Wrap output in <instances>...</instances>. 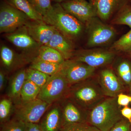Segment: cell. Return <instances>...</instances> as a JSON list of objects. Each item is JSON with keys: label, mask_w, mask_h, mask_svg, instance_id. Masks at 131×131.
Masks as SVG:
<instances>
[{"label": "cell", "mask_w": 131, "mask_h": 131, "mask_svg": "<svg viewBox=\"0 0 131 131\" xmlns=\"http://www.w3.org/2000/svg\"><path fill=\"white\" fill-rule=\"evenodd\" d=\"M43 18L45 23L71 40L80 37L83 32V24L66 12L60 3L52 5Z\"/></svg>", "instance_id": "cell-1"}, {"label": "cell", "mask_w": 131, "mask_h": 131, "mask_svg": "<svg viewBox=\"0 0 131 131\" xmlns=\"http://www.w3.org/2000/svg\"><path fill=\"white\" fill-rule=\"evenodd\" d=\"M117 96L103 100L91 108L88 114V121L91 125L102 131H109L122 119Z\"/></svg>", "instance_id": "cell-2"}, {"label": "cell", "mask_w": 131, "mask_h": 131, "mask_svg": "<svg viewBox=\"0 0 131 131\" xmlns=\"http://www.w3.org/2000/svg\"><path fill=\"white\" fill-rule=\"evenodd\" d=\"M86 80L71 85L66 97L84 110L91 109L103 100L104 95L100 84Z\"/></svg>", "instance_id": "cell-3"}, {"label": "cell", "mask_w": 131, "mask_h": 131, "mask_svg": "<svg viewBox=\"0 0 131 131\" xmlns=\"http://www.w3.org/2000/svg\"><path fill=\"white\" fill-rule=\"evenodd\" d=\"M70 86L63 74L60 71L51 76L41 88L37 98L52 105L66 97Z\"/></svg>", "instance_id": "cell-4"}, {"label": "cell", "mask_w": 131, "mask_h": 131, "mask_svg": "<svg viewBox=\"0 0 131 131\" xmlns=\"http://www.w3.org/2000/svg\"><path fill=\"white\" fill-rule=\"evenodd\" d=\"M52 105L37 98L14 104V118L26 124H38Z\"/></svg>", "instance_id": "cell-5"}, {"label": "cell", "mask_w": 131, "mask_h": 131, "mask_svg": "<svg viewBox=\"0 0 131 131\" xmlns=\"http://www.w3.org/2000/svg\"><path fill=\"white\" fill-rule=\"evenodd\" d=\"M86 25L88 35L87 45L90 48L107 44L116 35L115 28L105 24L98 16L91 19Z\"/></svg>", "instance_id": "cell-6"}, {"label": "cell", "mask_w": 131, "mask_h": 131, "mask_svg": "<svg viewBox=\"0 0 131 131\" xmlns=\"http://www.w3.org/2000/svg\"><path fill=\"white\" fill-rule=\"evenodd\" d=\"M30 19L9 3L3 2L0 7V32L9 33L25 25Z\"/></svg>", "instance_id": "cell-7"}, {"label": "cell", "mask_w": 131, "mask_h": 131, "mask_svg": "<svg viewBox=\"0 0 131 131\" xmlns=\"http://www.w3.org/2000/svg\"><path fill=\"white\" fill-rule=\"evenodd\" d=\"M114 51L101 49L82 50L75 52L71 59L96 68L110 64L115 57Z\"/></svg>", "instance_id": "cell-8"}, {"label": "cell", "mask_w": 131, "mask_h": 131, "mask_svg": "<svg viewBox=\"0 0 131 131\" xmlns=\"http://www.w3.org/2000/svg\"><path fill=\"white\" fill-rule=\"evenodd\" d=\"M70 14L83 24H86L97 16L95 3H90L86 0H67L60 3Z\"/></svg>", "instance_id": "cell-9"}, {"label": "cell", "mask_w": 131, "mask_h": 131, "mask_svg": "<svg viewBox=\"0 0 131 131\" xmlns=\"http://www.w3.org/2000/svg\"><path fill=\"white\" fill-rule=\"evenodd\" d=\"M95 69L84 63L70 59L65 61L61 72L71 86L88 79Z\"/></svg>", "instance_id": "cell-10"}, {"label": "cell", "mask_w": 131, "mask_h": 131, "mask_svg": "<svg viewBox=\"0 0 131 131\" xmlns=\"http://www.w3.org/2000/svg\"><path fill=\"white\" fill-rule=\"evenodd\" d=\"M6 37L14 45L24 52V55L32 61L34 58L31 54L36 53L40 46L29 35L25 26H23L13 32L6 34Z\"/></svg>", "instance_id": "cell-11"}, {"label": "cell", "mask_w": 131, "mask_h": 131, "mask_svg": "<svg viewBox=\"0 0 131 131\" xmlns=\"http://www.w3.org/2000/svg\"><path fill=\"white\" fill-rule=\"evenodd\" d=\"M62 114V126L68 124L87 123L88 114L84 109L68 98L59 102Z\"/></svg>", "instance_id": "cell-12"}, {"label": "cell", "mask_w": 131, "mask_h": 131, "mask_svg": "<svg viewBox=\"0 0 131 131\" xmlns=\"http://www.w3.org/2000/svg\"><path fill=\"white\" fill-rule=\"evenodd\" d=\"M123 83L111 69H103L99 76V84L105 96L117 97L123 90Z\"/></svg>", "instance_id": "cell-13"}, {"label": "cell", "mask_w": 131, "mask_h": 131, "mask_svg": "<svg viewBox=\"0 0 131 131\" xmlns=\"http://www.w3.org/2000/svg\"><path fill=\"white\" fill-rule=\"evenodd\" d=\"M25 26L29 35L40 46L47 45L56 30L43 20H30Z\"/></svg>", "instance_id": "cell-14"}, {"label": "cell", "mask_w": 131, "mask_h": 131, "mask_svg": "<svg viewBox=\"0 0 131 131\" xmlns=\"http://www.w3.org/2000/svg\"><path fill=\"white\" fill-rule=\"evenodd\" d=\"M39 126L42 131H59L62 127V114L59 102L50 106L40 120Z\"/></svg>", "instance_id": "cell-15"}, {"label": "cell", "mask_w": 131, "mask_h": 131, "mask_svg": "<svg viewBox=\"0 0 131 131\" xmlns=\"http://www.w3.org/2000/svg\"><path fill=\"white\" fill-rule=\"evenodd\" d=\"M2 64L7 71H11L19 68L31 60L24 54H17L13 50L6 46L2 45L0 49Z\"/></svg>", "instance_id": "cell-16"}, {"label": "cell", "mask_w": 131, "mask_h": 131, "mask_svg": "<svg viewBox=\"0 0 131 131\" xmlns=\"http://www.w3.org/2000/svg\"><path fill=\"white\" fill-rule=\"evenodd\" d=\"M128 0H96L97 16L103 21H107L116 12L127 5Z\"/></svg>", "instance_id": "cell-17"}, {"label": "cell", "mask_w": 131, "mask_h": 131, "mask_svg": "<svg viewBox=\"0 0 131 131\" xmlns=\"http://www.w3.org/2000/svg\"><path fill=\"white\" fill-rule=\"evenodd\" d=\"M46 46L59 52L66 60L71 59L75 52L72 40L57 30Z\"/></svg>", "instance_id": "cell-18"}, {"label": "cell", "mask_w": 131, "mask_h": 131, "mask_svg": "<svg viewBox=\"0 0 131 131\" xmlns=\"http://www.w3.org/2000/svg\"><path fill=\"white\" fill-rule=\"evenodd\" d=\"M26 69L17 71L9 80L7 90V97L12 100L14 104L20 101V93L24 83L26 80Z\"/></svg>", "instance_id": "cell-19"}, {"label": "cell", "mask_w": 131, "mask_h": 131, "mask_svg": "<svg viewBox=\"0 0 131 131\" xmlns=\"http://www.w3.org/2000/svg\"><path fill=\"white\" fill-rule=\"evenodd\" d=\"M64 62L63 63L51 62L43 61L36 57L31 62L29 68L39 71L49 75L52 76L62 70Z\"/></svg>", "instance_id": "cell-20"}, {"label": "cell", "mask_w": 131, "mask_h": 131, "mask_svg": "<svg viewBox=\"0 0 131 131\" xmlns=\"http://www.w3.org/2000/svg\"><path fill=\"white\" fill-rule=\"evenodd\" d=\"M6 1L24 13L31 20H43V16L37 12L28 0H6Z\"/></svg>", "instance_id": "cell-21"}, {"label": "cell", "mask_w": 131, "mask_h": 131, "mask_svg": "<svg viewBox=\"0 0 131 131\" xmlns=\"http://www.w3.org/2000/svg\"><path fill=\"white\" fill-rule=\"evenodd\" d=\"M37 57L43 61L55 63H63L66 61L59 52L46 45L40 46Z\"/></svg>", "instance_id": "cell-22"}, {"label": "cell", "mask_w": 131, "mask_h": 131, "mask_svg": "<svg viewBox=\"0 0 131 131\" xmlns=\"http://www.w3.org/2000/svg\"><path fill=\"white\" fill-rule=\"evenodd\" d=\"M41 89L32 82L28 80H26L20 93V101H28L37 99Z\"/></svg>", "instance_id": "cell-23"}, {"label": "cell", "mask_w": 131, "mask_h": 131, "mask_svg": "<svg viewBox=\"0 0 131 131\" xmlns=\"http://www.w3.org/2000/svg\"><path fill=\"white\" fill-rule=\"evenodd\" d=\"M116 70L117 76L123 84L131 87V62L127 60L120 61Z\"/></svg>", "instance_id": "cell-24"}, {"label": "cell", "mask_w": 131, "mask_h": 131, "mask_svg": "<svg viewBox=\"0 0 131 131\" xmlns=\"http://www.w3.org/2000/svg\"><path fill=\"white\" fill-rule=\"evenodd\" d=\"M14 104L10 98H2L0 101V123L2 125L10 119L14 113Z\"/></svg>", "instance_id": "cell-25"}, {"label": "cell", "mask_w": 131, "mask_h": 131, "mask_svg": "<svg viewBox=\"0 0 131 131\" xmlns=\"http://www.w3.org/2000/svg\"><path fill=\"white\" fill-rule=\"evenodd\" d=\"M26 80H29L42 88L47 82L51 76L30 68L26 69Z\"/></svg>", "instance_id": "cell-26"}, {"label": "cell", "mask_w": 131, "mask_h": 131, "mask_svg": "<svg viewBox=\"0 0 131 131\" xmlns=\"http://www.w3.org/2000/svg\"><path fill=\"white\" fill-rule=\"evenodd\" d=\"M111 48L113 51L130 52L131 51V30L115 41Z\"/></svg>", "instance_id": "cell-27"}, {"label": "cell", "mask_w": 131, "mask_h": 131, "mask_svg": "<svg viewBox=\"0 0 131 131\" xmlns=\"http://www.w3.org/2000/svg\"><path fill=\"white\" fill-rule=\"evenodd\" d=\"M112 23L114 25H125L131 28V7L127 5L118 12Z\"/></svg>", "instance_id": "cell-28"}, {"label": "cell", "mask_w": 131, "mask_h": 131, "mask_svg": "<svg viewBox=\"0 0 131 131\" xmlns=\"http://www.w3.org/2000/svg\"><path fill=\"white\" fill-rule=\"evenodd\" d=\"M26 124L14 118L1 125V131H26Z\"/></svg>", "instance_id": "cell-29"}, {"label": "cell", "mask_w": 131, "mask_h": 131, "mask_svg": "<svg viewBox=\"0 0 131 131\" xmlns=\"http://www.w3.org/2000/svg\"><path fill=\"white\" fill-rule=\"evenodd\" d=\"M37 12L44 16L51 8L52 0H28Z\"/></svg>", "instance_id": "cell-30"}, {"label": "cell", "mask_w": 131, "mask_h": 131, "mask_svg": "<svg viewBox=\"0 0 131 131\" xmlns=\"http://www.w3.org/2000/svg\"><path fill=\"white\" fill-rule=\"evenodd\" d=\"M89 126L87 123L68 124L62 126L59 131H87Z\"/></svg>", "instance_id": "cell-31"}, {"label": "cell", "mask_w": 131, "mask_h": 131, "mask_svg": "<svg viewBox=\"0 0 131 131\" xmlns=\"http://www.w3.org/2000/svg\"><path fill=\"white\" fill-rule=\"evenodd\" d=\"M131 123L127 120L123 119L117 122L109 131H130Z\"/></svg>", "instance_id": "cell-32"}, {"label": "cell", "mask_w": 131, "mask_h": 131, "mask_svg": "<svg viewBox=\"0 0 131 131\" xmlns=\"http://www.w3.org/2000/svg\"><path fill=\"white\" fill-rule=\"evenodd\" d=\"M117 102L120 107L128 106L131 103V96L121 93L117 96Z\"/></svg>", "instance_id": "cell-33"}, {"label": "cell", "mask_w": 131, "mask_h": 131, "mask_svg": "<svg viewBox=\"0 0 131 131\" xmlns=\"http://www.w3.org/2000/svg\"><path fill=\"white\" fill-rule=\"evenodd\" d=\"M7 76L5 70L1 69L0 70V91L2 92L6 86Z\"/></svg>", "instance_id": "cell-34"}, {"label": "cell", "mask_w": 131, "mask_h": 131, "mask_svg": "<svg viewBox=\"0 0 131 131\" xmlns=\"http://www.w3.org/2000/svg\"><path fill=\"white\" fill-rule=\"evenodd\" d=\"M121 112L122 117H125L131 124V108L128 106L124 107L121 109Z\"/></svg>", "instance_id": "cell-35"}, {"label": "cell", "mask_w": 131, "mask_h": 131, "mask_svg": "<svg viewBox=\"0 0 131 131\" xmlns=\"http://www.w3.org/2000/svg\"><path fill=\"white\" fill-rule=\"evenodd\" d=\"M26 131H42L38 124H26Z\"/></svg>", "instance_id": "cell-36"}, {"label": "cell", "mask_w": 131, "mask_h": 131, "mask_svg": "<svg viewBox=\"0 0 131 131\" xmlns=\"http://www.w3.org/2000/svg\"><path fill=\"white\" fill-rule=\"evenodd\" d=\"M87 131H102L93 126H89Z\"/></svg>", "instance_id": "cell-37"}, {"label": "cell", "mask_w": 131, "mask_h": 131, "mask_svg": "<svg viewBox=\"0 0 131 131\" xmlns=\"http://www.w3.org/2000/svg\"><path fill=\"white\" fill-rule=\"evenodd\" d=\"M67 0H52V1L56 3H61Z\"/></svg>", "instance_id": "cell-38"}, {"label": "cell", "mask_w": 131, "mask_h": 131, "mask_svg": "<svg viewBox=\"0 0 131 131\" xmlns=\"http://www.w3.org/2000/svg\"><path fill=\"white\" fill-rule=\"evenodd\" d=\"M91 1H92V2L93 3H95V1H96V0H91Z\"/></svg>", "instance_id": "cell-39"}, {"label": "cell", "mask_w": 131, "mask_h": 131, "mask_svg": "<svg viewBox=\"0 0 131 131\" xmlns=\"http://www.w3.org/2000/svg\"><path fill=\"white\" fill-rule=\"evenodd\" d=\"M129 52H130V56H131V51Z\"/></svg>", "instance_id": "cell-40"}, {"label": "cell", "mask_w": 131, "mask_h": 131, "mask_svg": "<svg viewBox=\"0 0 131 131\" xmlns=\"http://www.w3.org/2000/svg\"><path fill=\"white\" fill-rule=\"evenodd\" d=\"M130 131H131V124Z\"/></svg>", "instance_id": "cell-41"}, {"label": "cell", "mask_w": 131, "mask_h": 131, "mask_svg": "<svg viewBox=\"0 0 131 131\" xmlns=\"http://www.w3.org/2000/svg\"><path fill=\"white\" fill-rule=\"evenodd\" d=\"M130 89H131V87H130Z\"/></svg>", "instance_id": "cell-42"}]
</instances>
